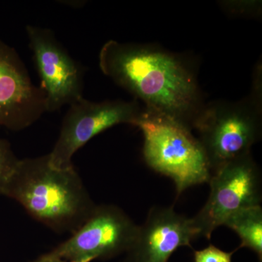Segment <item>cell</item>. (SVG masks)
Wrapping results in <instances>:
<instances>
[{"instance_id":"obj_13","label":"cell","mask_w":262,"mask_h":262,"mask_svg":"<svg viewBox=\"0 0 262 262\" xmlns=\"http://www.w3.org/2000/svg\"><path fill=\"white\" fill-rule=\"evenodd\" d=\"M237 249L232 252H225L213 245L194 253V262H232V256Z\"/></svg>"},{"instance_id":"obj_10","label":"cell","mask_w":262,"mask_h":262,"mask_svg":"<svg viewBox=\"0 0 262 262\" xmlns=\"http://www.w3.org/2000/svg\"><path fill=\"white\" fill-rule=\"evenodd\" d=\"M198 237L192 218L179 214L172 207H153L139 227L127 262H168L179 248L192 247Z\"/></svg>"},{"instance_id":"obj_7","label":"cell","mask_w":262,"mask_h":262,"mask_svg":"<svg viewBox=\"0 0 262 262\" xmlns=\"http://www.w3.org/2000/svg\"><path fill=\"white\" fill-rule=\"evenodd\" d=\"M142 110L136 101L95 102L80 98L69 106L58 140L48 154L50 163L57 168H72L74 155L91 139L119 124L135 125Z\"/></svg>"},{"instance_id":"obj_11","label":"cell","mask_w":262,"mask_h":262,"mask_svg":"<svg viewBox=\"0 0 262 262\" xmlns=\"http://www.w3.org/2000/svg\"><path fill=\"white\" fill-rule=\"evenodd\" d=\"M225 227L232 229L241 239L237 248H247L262 259V208L250 207L234 213L226 221Z\"/></svg>"},{"instance_id":"obj_9","label":"cell","mask_w":262,"mask_h":262,"mask_svg":"<svg viewBox=\"0 0 262 262\" xmlns=\"http://www.w3.org/2000/svg\"><path fill=\"white\" fill-rule=\"evenodd\" d=\"M46 112V98L14 48L0 39V125L20 131Z\"/></svg>"},{"instance_id":"obj_4","label":"cell","mask_w":262,"mask_h":262,"mask_svg":"<svg viewBox=\"0 0 262 262\" xmlns=\"http://www.w3.org/2000/svg\"><path fill=\"white\" fill-rule=\"evenodd\" d=\"M208 159L211 174L251 154L261 136L259 108L253 102H217L202 108L192 127Z\"/></svg>"},{"instance_id":"obj_8","label":"cell","mask_w":262,"mask_h":262,"mask_svg":"<svg viewBox=\"0 0 262 262\" xmlns=\"http://www.w3.org/2000/svg\"><path fill=\"white\" fill-rule=\"evenodd\" d=\"M29 46L46 98V112L53 113L80 99L84 69L57 39L51 29L27 26Z\"/></svg>"},{"instance_id":"obj_3","label":"cell","mask_w":262,"mask_h":262,"mask_svg":"<svg viewBox=\"0 0 262 262\" xmlns=\"http://www.w3.org/2000/svg\"><path fill=\"white\" fill-rule=\"evenodd\" d=\"M135 126L144 136L143 154L146 163L173 180L177 196L189 188L209 182L211 171L206 155L189 127L145 108Z\"/></svg>"},{"instance_id":"obj_6","label":"cell","mask_w":262,"mask_h":262,"mask_svg":"<svg viewBox=\"0 0 262 262\" xmlns=\"http://www.w3.org/2000/svg\"><path fill=\"white\" fill-rule=\"evenodd\" d=\"M206 204L193 217L200 236L210 239L215 229L234 213L261 206V177L251 154L230 162L211 174Z\"/></svg>"},{"instance_id":"obj_5","label":"cell","mask_w":262,"mask_h":262,"mask_svg":"<svg viewBox=\"0 0 262 262\" xmlns=\"http://www.w3.org/2000/svg\"><path fill=\"white\" fill-rule=\"evenodd\" d=\"M139 227L121 208L114 205H96L70 238L33 261L58 258L91 262L113 258L130 250Z\"/></svg>"},{"instance_id":"obj_2","label":"cell","mask_w":262,"mask_h":262,"mask_svg":"<svg viewBox=\"0 0 262 262\" xmlns=\"http://www.w3.org/2000/svg\"><path fill=\"white\" fill-rule=\"evenodd\" d=\"M3 195L58 233H73L96 206L75 167L55 168L48 155L19 160Z\"/></svg>"},{"instance_id":"obj_14","label":"cell","mask_w":262,"mask_h":262,"mask_svg":"<svg viewBox=\"0 0 262 262\" xmlns=\"http://www.w3.org/2000/svg\"><path fill=\"white\" fill-rule=\"evenodd\" d=\"M34 262V261H32ZM40 262H70L68 261H66V260L63 259H58V258H54V259H50V260H46V261H43Z\"/></svg>"},{"instance_id":"obj_1","label":"cell","mask_w":262,"mask_h":262,"mask_svg":"<svg viewBox=\"0 0 262 262\" xmlns=\"http://www.w3.org/2000/svg\"><path fill=\"white\" fill-rule=\"evenodd\" d=\"M98 58L103 73L146 110L192 128L203 108L201 93L194 72L178 56L155 46L110 40Z\"/></svg>"},{"instance_id":"obj_12","label":"cell","mask_w":262,"mask_h":262,"mask_svg":"<svg viewBox=\"0 0 262 262\" xmlns=\"http://www.w3.org/2000/svg\"><path fill=\"white\" fill-rule=\"evenodd\" d=\"M19 159L15 156L9 141L0 138V196L14 171Z\"/></svg>"}]
</instances>
